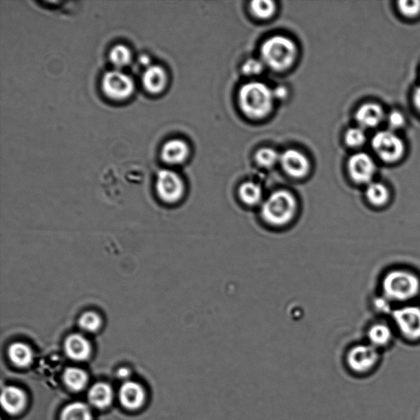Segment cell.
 <instances>
[{
    "instance_id": "6da1fadb",
    "label": "cell",
    "mask_w": 420,
    "mask_h": 420,
    "mask_svg": "<svg viewBox=\"0 0 420 420\" xmlns=\"http://www.w3.org/2000/svg\"><path fill=\"white\" fill-rule=\"evenodd\" d=\"M381 287L388 300L397 303L409 302L420 294V278L413 271L395 269L384 275Z\"/></svg>"
},
{
    "instance_id": "7a4b0ae2",
    "label": "cell",
    "mask_w": 420,
    "mask_h": 420,
    "mask_svg": "<svg viewBox=\"0 0 420 420\" xmlns=\"http://www.w3.org/2000/svg\"><path fill=\"white\" fill-rule=\"evenodd\" d=\"M273 90L265 83L252 82L245 84L239 91L240 108L252 120H262L272 111Z\"/></svg>"
},
{
    "instance_id": "3957f363",
    "label": "cell",
    "mask_w": 420,
    "mask_h": 420,
    "mask_svg": "<svg viewBox=\"0 0 420 420\" xmlns=\"http://www.w3.org/2000/svg\"><path fill=\"white\" fill-rule=\"evenodd\" d=\"M298 203L294 194L279 190L261 203V217L271 226H286L294 219Z\"/></svg>"
},
{
    "instance_id": "277c9868",
    "label": "cell",
    "mask_w": 420,
    "mask_h": 420,
    "mask_svg": "<svg viewBox=\"0 0 420 420\" xmlns=\"http://www.w3.org/2000/svg\"><path fill=\"white\" fill-rule=\"evenodd\" d=\"M262 62L277 71H285L294 65L296 57L294 42L282 36L267 40L261 47Z\"/></svg>"
},
{
    "instance_id": "5b68a950",
    "label": "cell",
    "mask_w": 420,
    "mask_h": 420,
    "mask_svg": "<svg viewBox=\"0 0 420 420\" xmlns=\"http://www.w3.org/2000/svg\"><path fill=\"white\" fill-rule=\"evenodd\" d=\"M372 147L379 159L388 164L398 162L405 154L404 142L392 131L376 133L372 140Z\"/></svg>"
},
{
    "instance_id": "8992f818",
    "label": "cell",
    "mask_w": 420,
    "mask_h": 420,
    "mask_svg": "<svg viewBox=\"0 0 420 420\" xmlns=\"http://www.w3.org/2000/svg\"><path fill=\"white\" fill-rule=\"evenodd\" d=\"M101 85L104 95L117 101L129 98L135 88L133 80L120 70H113L105 74Z\"/></svg>"
},
{
    "instance_id": "52a82bcc",
    "label": "cell",
    "mask_w": 420,
    "mask_h": 420,
    "mask_svg": "<svg viewBox=\"0 0 420 420\" xmlns=\"http://www.w3.org/2000/svg\"><path fill=\"white\" fill-rule=\"evenodd\" d=\"M393 320L399 332L410 341L420 339V307L418 305H404L393 313Z\"/></svg>"
},
{
    "instance_id": "ba28073f",
    "label": "cell",
    "mask_w": 420,
    "mask_h": 420,
    "mask_svg": "<svg viewBox=\"0 0 420 420\" xmlns=\"http://www.w3.org/2000/svg\"><path fill=\"white\" fill-rule=\"evenodd\" d=\"M156 192L161 201L172 205L184 196V182L175 172L161 170L157 176Z\"/></svg>"
},
{
    "instance_id": "9c48e42d",
    "label": "cell",
    "mask_w": 420,
    "mask_h": 420,
    "mask_svg": "<svg viewBox=\"0 0 420 420\" xmlns=\"http://www.w3.org/2000/svg\"><path fill=\"white\" fill-rule=\"evenodd\" d=\"M348 173L354 182L360 185L371 184L375 176L377 167L375 160L366 153H357L348 161Z\"/></svg>"
},
{
    "instance_id": "30bf717a",
    "label": "cell",
    "mask_w": 420,
    "mask_h": 420,
    "mask_svg": "<svg viewBox=\"0 0 420 420\" xmlns=\"http://www.w3.org/2000/svg\"><path fill=\"white\" fill-rule=\"evenodd\" d=\"M379 360V353L375 346L371 345H357L352 347L348 352L346 362L351 370L364 373L371 370Z\"/></svg>"
},
{
    "instance_id": "8fae6325",
    "label": "cell",
    "mask_w": 420,
    "mask_h": 420,
    "mask_svg": "<svg viewBox=\"0 0 420 420\" xmlns=\"http://www.w3.org/2000/svg\"><path fill=\"white\" fill-rule=\"evenodd\" d=\"M283 170L294 178H303L309 172V162L302 153L296 150H287L280 157Z\"/></svg>"
},
{
    "instance_id": "7c38bea8",
    "label": "cell",
    "mask_w": 420,
    "mask_h": 420,
    "mask_svg": "<svg viewBox=\"0 0 420 420\" xmlns=\"http://www.w3.org/2000/svg\"><path fill=\"white\" fill-rule=\"evenodd\" d=\"M385 118L384 109L375 103L360 106L355 114L356 121L362 129H375L384 121Z\"/></svg>"
},
{
    "instance_id": "4fadbf2b",
    "label": "cell",
    "mask_w": 420,
    "mask_h": 420,
    "mask_svg": "<svg viewBox=\"0 0 420 420\" xmlns=\"http://www.w3.org/2000/svg\"><path fill=\"white\" fill-rule=\"evenodd\" d=\"M120 398L122 405L126 409L137 410L145 403V390L135 382L126 381L121 387Z\"/></svg>"
},
{
    "instance_id": "5bb4252c",
    "label": "cell",
    "mask_w": 420,
    "mask_h": 420,
    "mask_svg": "<svg viewBox=\"0 0 420 420\" xmlns=\"http://www.w3.org/2000/svg\"><path fill=\"white\" fill-rule=\"evenodd\" d=\"M67 356L76 362H84L90 357L92 348L90 342L82 335L75 333L67 337L65 344Z\"/></svg>"
},
{
    "instance_id": "9a60e30c",
    "label": "cell",
    "mask_w": 420,
    "mask_h": 420,
    "mask_svg": "<svg viewBox=\"0 0 420 420\" xmlns=\"http://www.w3.org/2000/svg\"><path fill=\"white\" fill-rule=\"evenodd\" d=\"M1 404L4 410L10 415H18L27 405V396L22 389L8 386L3 389Z\"/></svg>"
},
{
    "instance_id": "2e32d148",
    "label": "cell",
    "mask_w": 420,
    "mask_h": 420,
    "mask_svg": "<svg viewBox=\"0 0 420 420\" xmlns=\"http://www.w3.org/2000/svg\"><path fill=\"white\" fill-rule=\"evenodd\" d=\"M144 87L151 94L162 92L167 84V74L162 67L148 66L142 76Z\"/></svg>"
},
{
    "instance_id": "e0dca14e",
    "label": "cell",
    "mask_w": 420,
    "mask_h": 420,
    "mask_svg": "<svg viewBox=\"0 0 420 420\" xmlns=\"http://www.w3.org/2000/svg\"><path fill=\"white\" fill-rule=\"evenodd\" d=\"M189 152L188 144L181 140L173 139L164 144L161 157L165 163L179 164L188 158Z\"/></svg>"
},
{
    "instance_id": "ac0fdd59",
    "label": "cell",
    "mask_w": 420,
    "mask_h": 420,
    "mask_svg": "<svg viewBox=\"0 0 420 420\" xmlns=\"http://www.w3.org/2000/svg\"><path fill=\"white\" fill-rule=\"evenodd\" d=\"M366 198L371 206L383 208L388 205L391 199V193L387 186L379 181H372L367 185Z\"/></svg>"
},
{
    "instance_id": "d6986e66",
    "label": "cell",
    "mask_w": 420,
    "mask_h": 420,
    "mask_svg": "<svg viewBox=\"0 0 420 420\" xmlns=\"http://www.w3.org/2000/svg\"><path fill=\"white\" fill-rule=\"evenodd\" d=\"M113 399V389L107 384H96L88 393V400L93 406L104 409L111 405Z\"/></svg>"
},
{
    "instance_id": "ffe728a7",
    "label": "cell",
    "mask_w": 420,
    "mask_h": 420,
    "mask_svg": "<svg viewBox=\"0 0 420 420\" xmlns=\"http://www.w3.org/2000/svg\"><path fill=\"white\" fill-rule=\"evenodd\" d=\"M8 356L16 366L25 368L32 364L33 351L23 342H15L8 348Z\"/></svg>"
},
{
    "instance_id": "44dd1931",
    "label": "cell",
    "mask_w": 420,
    "mask_h": 420,
    "mask_svg": "<svg viewBox=\"0 0 420 420\" xmlns=\"http://www.w3.org/2000/svg\"><path fill=\"white\" fill-rule=\"evenodd\" d=\"M241 202L245 206H256L263 203V190L260 186L252 181L244 182L239 190Z\"/></svg>"
},
{
    "instance_id": "7402d4cb",
    "label": "cell",
    "mask_w": 420,
    "mask_h": 420,
    "mask_svg": "<svg viewBox=\"0 0 420 420\" xmlns=\"http://www.w3.org/2000/svg\"><path fill=\"white\" fill-rule=\"evenodd\" d=\"M368 338L373 346L388 345L393 338V331L390 327L383 322L372 325L368 331Z\"/></svg>"
},
{
    "instance_id": "603a6c76",
    "label": "cell",
    "mask_w": 420,
    "mask_h": 420,
    "mask_svg": "<svg viewBox=\"0 0 420 420\" xmlns=\"http://www.w3.org/2000/svg\"><path fill=\"white\" fill-rule=\"evenodd\" d=\"M61 420H93L90 407L83 402H74L63 410Z\"/></svg>"
},
{
    "instance_id": "cb8c5ba5",
    "label": "cell",
    "mask_w": 420,
    "mask_h": 420,
    "mask_svg": "<svg viewBox=\"0 0 420 420\" xmlns=\"http://www.w3.org/2000/svg\"><path fill=\"white\" fill-rule=\"evenodd\" d=\"M63 380L71 390L79 392L87 387L88 376L82 368H67L63 375Z\"/></svg>"
},
{
    "instance_id": "d4e9b609",
    "label": "cell",
    "mask_w": 420,
    "mask_h": 420,
    "mask_svg": "<svg viewBox=\"0 0 420 420\" xmlns=\"http://www.w3.org/2000/svg\"><path fill=\"white\" fill-rule=\"evenodd\" d=\"M109 58L114 66L121 69L129 65L131 60V53L125 45H118L110 51Z\"/></svg>"
},
{
    "instance_id": "484cf974",
    "label": "cell",
    "mask_w": 420,
    "mask_h": 420,
    "mask_svg": "<svg viewBox=\"0 0 420 420\" xmlns=\"http://www.w3.org/2000/svg\"><path fill=\"white\" fill-rule=\"evenodd\" d=\"M250 10L256 18L267 19L274 15L276 5L275 3L270 0H256L250 3Z\"/></svg>"
},
{
    "instance_id": "4316f807",
    "label": "cell",
    "mask_w": 420,
    "mask_h": 420,
    "mask_svg": "<svg viewBox=\"0 0 420 420\" xmlns=\"http://www.w3.org/2000/svg\"><path fill=\"white\" fill-rule=\"evenodd\" d=\"M102 320L98 313L89 311L83 313L79 320V326L85 332L96 333L100 329Z\"/></svg>"
},
{
    "instance_id": "83f0119b",
    "label": "cell",
    "mask_w": 420,
    "mask_h": 420,
    "mask_svg": "<svg viewBox=\"0 0 420 420\" xmlns=\"http://www.w3.org/2000/svg\"><path fill=\"white\" fill-rule=\"evenodd\" d=\"M280 156L277 151L270 148H261L256 153V160L260 166L263 168H272L280 161Z\"/></svg>"
},
{
    "instance_id": "f1b7e54d",
    "label": "cell",
    "mask_w": 420,
    "mask_h": 420,
    "mask_svg": "<svg viewBox=\"0 0 420 420\" xmlns=\"http://www.w3.org/2000/svg\"><path fill=\"white\" fill-rule=\"evenodd\" d=\"M345 141L348 146L362 147L366 142V135L362 127H352L346 131Z\"/></svg>"
},
{
    "instance_id": "f546056e",
    "label": "cell",
    "mask_w": 420,
    "mask_h": 420,
    "mask_svg": "<svg viewBox=\"0 0 420 420\" xmlns=\"http://www.w3.org/2000/svg\"><path fill=\"white\" fill-rule=\"evenodd\" d=\"M398 10L407 19L417 18L420 14V1H399Z\"/></svg>"
},
{
    "instance_id": "4dcf8cb0",
    "label": "cell",
    "mask_w": 420,
    "mask_h": 420,
    "mask_svg": "<svg viewBox=\"0 0 420 420\" xmlns=\"http://www.w3.org/2000/svg\"><path fill=\"white\" fill-rule=\"evenodd\" d=\"M264 70V63L257 59H249L243 66V73L247 76L260 75Z\"/></svg>"
},
{
    "instance_id": "1f68e13d",
    "label": "cell",
    "mask_w": 420,
    "mask_h": 420,
    "mask_svg": "<svg viewBox=\"0 0 420 420\" xmlns=\"http://www.w3.org/2000/svg\"><path fill=\"white\" fill-rule=\"evenodd\" d=\"M387 120L389 126L393 130L401 129L406 125V117L398 110H393L390 113Z\"/></svg>"
},
{
    "instance_id": "d6a6232c",
    "label": "cell",
    "mask_w": 420,
    "mask_h": 420,
    "mask_svg": "<svg viewBox=\"0 0 420 420\" xmlns=\"http://www.w3.org/2000/svg\"><path fill=\"white\" fill-rule=\"evenodd\" d=\"M275 100L285 99L287 96V91L285 87H278L273 91Z\"/></svg>"
},
{
    "instance_id": "836d02e7",
    "label": "cell",
    "mask_w": 420,
    "mask_h": 420,
    "mask_svg": "<svg viewBox=\"0 0 420 420\" xmlns=\"http://www.w3.org/2000/svg\"><path fill=\"white\" fill-rule=\"evenodd\" d=\"M131 375V371L127 368H121L118 371V377L122 380H126Z\"/></svg>"
},
{
    "instance_id": "e575fe53",
    "label": "cell",
    "mask_w": 420,
    "mask_h": 420,
    "mask_svg": "<svg viewBox=\"0 0 420 420\" xmlns=\"http://www.w3.org/2000/svg\"><path fill=\"white\" fill-rule=\"evenodd\" d=\"M413 100L415 108H417L420 113V86L417 88V90H415L414 93Z\"/></svg>"
},
{
    "instance_id": "d590c367",
    "label": "cell",
    "mask_w": 420,
    "mask_h": 420,
    "mask_svg": "<svg viewBox=\"0 0 420 420\" xmlns=\"http://www.w3.org/2000/svg\"><path fill=\"white\" fill-rule=\"evenodd\" d=\"M139 61L142 65L146 66L148 65V63H150V58H148L146 55H142L139 58Z\"/></svg>"
}]
</instances>
